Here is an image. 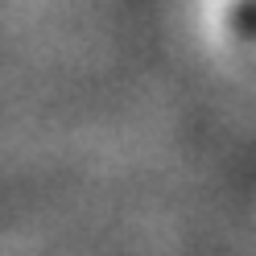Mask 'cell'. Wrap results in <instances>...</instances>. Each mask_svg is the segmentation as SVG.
<instances>
[{
    "mask_svg": "<svg viewBox=\"0 0 256 256\" xmlns=\"http://www.w3.org/2000/svg\"><path fill=\"white\" fill-rule=\"evenodd\" d=\"M228 21H232V34L240 42H256V0H240V4H232Z\"/></svg>",
    "mask_w": 256,
    "mask_h": 256,
    "instance_id": "1",
    "label": "cell"
}]
</instances>
